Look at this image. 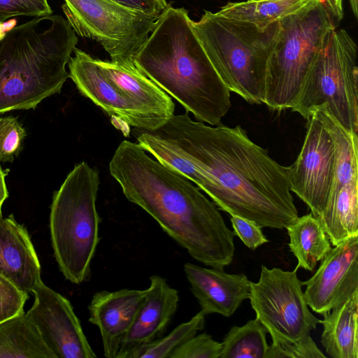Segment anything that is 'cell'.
Returning a JSON list of instances; mask_svg holds the SVG:
<instances>
[{"instance_id":"obj_17","label":"cell","mask_w":358,"mask_h":358,"mask_svg":"<svg viewBox=\"0 0 358 358\" xmlns=\"http://www.w3.org/2000/svg\"><path fill=\"white\" fill-rule=\"evenodd\" d=\"M183 269L201 311L206 315L217 313L230 317L249 299L251 281L243 273L230 274L223 269L189 262Z\"/></svg>"},{"instance_id":"obj_2","label":"cell","mask_w":358,"mask_h":358,"mask_svg":"<svg viewBox=\"0 0 358 358\" xmlns=\"http://www.w3.org/2000/svg\"><path fill=\"white\" fill-rule=\"evenodd\" d=\"M125 197L141 207L196 261L223 269L234 256L233 231L219 208L180 173L124 140L109 163Z\"/></svg>"},{"instance_id":"obj_12","label":"cell","mask_w":358,"mask_h":358,"mask_svg":"<svg viewBox=\"0 0 358 358\" xmlns=\"http://www.w3.org/2000/svg\"><path fill=\"white\" fill-rule=\"evenodd\" d=\"M307 121L300 152L295 162L287 168L291 192L319 218L331 189L336 165V149L331 132L316 110Z\"/></svg>"},{"instance_id":"obj_26","label":"cell","mask_w":358,"mask_h":358,"mask_svg":"<svg viewBox=\"0 0 358 358\" xmlns=\"http://www.w3.org/2000/svg\"><path fill=\"white\" fill-rule=\"evenodd\" d=\"M27 132L17 118L0 117V162H11L23 149Z\"/></svg>"},{"instance_id":"obj_33","label":"cell","mask_w":358,"mask_h":358,"mask_svg":"<svg viewBox=\"0 0 358 358\" xmlns=\"http://www.w3.org/2000/svg\"><path fill=\"white\" fill-rule=\"evenodd\" d=\"M343 0H325L324 4L331 13L334 20L340 22L343 17ZM354 16L358 17V0H349Z\"/></svg>"},{"instance_id":"obj_7","label":"cell","mask_w":358,"mask_h":358,"mask_svg":"<svg viewBox=\"0 0 358 358\" xmlns=\"http://www.w3.org/2000/svg\"><path fill=\"white\" fill-rule=\"evenodd\" d=\"M99 185L98 171L82 162L52 196L50 230L54 255L65 278L76 285L90 277L100 241L101 218L96 206Z\"/></svg>"},{"instance_id":"obj_14","label":"cell","mask_w":358,"mask_h":358,"mask_svg":"<svg viewBox=\"0 0 358 358\" xmlns=\"http://www.w3.org/2000/svg\"><path fill=\"white\" fill-rule=\"evenodd\" d=\"M306 286V301L324 315L358 290V235L331 248Z\"/></svg>"},{"instance_id":"obj_9","label":"cell","mask_w":358,"mask_h":358,"mask_svg":"<svg viewBox=\"0 0 358 358\" xmlns=\"http://www.w3.org/2000/svg\"><path fill=\"white\" fill-rule=\"evenodd\" d=\"M357 52L350 35L335 29L313 62L292 111L307 120L324 106L345 129L357 134Z\"/></svg>"},{"instance_id":"obj_1","label":"cell","mask_w":358,"mask_h":358,"mask_svg":"<svg viewBox=\"0 0 358 358\" xmlns=\"http://www.w3.org/2000/svg\"><path fill=\"white\" fill-rule=\"evenodd\" d=\"M155 131L193 164V183L219 209L261 228L286 229L297 220L287 166L240 126L207 125L185 113L174 115Z\"/></svg>"},{"instance_id":"obj_18","label":"cell","mask_w":358,"mask_h":358,"mask_svg":"<svg viewBox=\"0 0 358 358\" xmlns=\"http://www.w3.org/2000/svg\"><path fill=\"white\" fill-rule=\"evenodd\" d=\"M0 274L31 293L41 280V264L27 229L0 210Z\"/></svg>"},{"instance_id":"obj_15","label":"cell","mask_w":358,"mask_h":358,"mask_svg":"<svg viewBox=\"0 0 358 358\" xmlns=\"http://www.w3.org/2000/svg\"><path fill=\"white\" fill-rule=\"evenodd\" d=\"M145 294L146 289L101 290L93 294L88 305L89 322L99 330L104 357L117 358Z\"/></svg>"},{"instance_id":"obj_23","label":"cell","mask_w":358,"mask_h":358,"mask_svg":"<svg viewBox=\"0 0 358 358\" xmlns=\"http://www.w3.org/2000/svg\"><path fill=\"white\" fill-rule=\"evenodd\" d=\"M311 0H264L230 2L223 6L218 15L249 22L260 29L296 13Z\"/></svg>"},{"instance_id":"obj_10","label":"cell","mask_w":358,"mask_h":358,"mask_svg":"<svg viewBox=\"0 0 358 358\" xmlns=\"http://www.w3.org/2000/svg\"><path fill=\"white\" fill-rule=\"evenodd\" d=\"M62 10L79 36L99 43L110 61L134 68V59L156 19L111 0H64Z\"/></svg>"},{"instance_id":"obj_28","label":"cell","mask_w":358,"mask_h":358,"mask_svg":"<svg viewBox=\"0 0 358 358\" xmlns=\"http://www.w3.org/2000/svg\"><path fill=\"white\" fill-rule=\"evenodd\" d=\"M28 293L0 274V323L24 311Z\"/></svg>"},{"instance_id":"obj_32","label":"cell","mask_w":358,"mask_h":358,"mask_svg":"<svg viewBox=\"0 0 358 358\" xmlns=\"http://www.w3.org/2000/svg\"><path fill=\"white\" fill-rule=\"evenodd\" d=\"M128 8L141 11L157 19L167 8L169 3L166 0H111Z\"/></svg>"},{"instance_id":"obj_3","label":"cell","mask_w":358,"mask_h":358,"mask_svg":"<svg viewBox=\"0 0 358 358\" xmlns=\"http://www.w3.org/2000/svg\"><path fill=\"white\" fill-rule=\"evenodd\" d=\"M134 63L200 122L220 124L231 108V92L208 59L184 8L169 3Z\"/></svg>"},{"instance_id":"obj_13","label":"cell","mask_w":358,"mask_h":358,"mask_svg":"<svg viewBox=\"0 0 358 358\" xmlns=\"http://www.w3.org/2000/svg\"><path fill=\"white\" fill-rule=\"evenodd\" d=\"M34 301L27 315L37 327L56 358H94L71 302L43 283L31 292Z\"/></svg>"},{"instance_id":"obj_34","label":"cell","mask_w":358,"mask_h":358,"mask_svg":"<svg viewBox=\"0 0 358 358\" xmlns=\"http://www.w3.org/2000/svg\"><path fill=\"white\" fill-rule=\"evenodd\" d=\"M8 169L3 170L0 165V210L3 202L8 197V192L6 183V176H7Z\"/></svg>"},{"instance_id":"obj_5","label":"cell","mask_w":358,"mask_h":358,"mask_svg":"<svg viewBox=\"0 0 358 358\" xmlns=\"http://www.w3.org/2000/svg\"><path fill=\"white\" fill-rule=\"evenodd\" d=\"M73 53L69 78L108 115L145 131L160 128L174 115L171 96L136 67L94 58L76 47Z\"/></svg>"},{"instance_id":"obj_25","label":"cell","mask_w":358,"mask_h":358,"mask_svg":"<svg viewBox=\"0 0 358 358\" xmlns=\"http://www.w3.org/2000/svg\"><path fill=\"white\" fill-rule=\"evenodd\" d=\"M205 316L200 310L189 320L175 327L169 334L134 350L129 358H169L177 348L203 329Z\"/></svg>"},{"instance_id":"obj_29","label":"cell","mask_w":358,"mask_h":358,"mask_svg":"<svg viewBox=\"0 0 358 358\" xmlns=\"http://www.w3.org/2000/svg\"><path fill=\"white\" fill-rule=\"evenodd\" d=\"M52 13L48 0H0V24L15 17H37Z\"/></svg>"},{"instance_id":"obj_6","label":"cell","mask_w":358,"mask_h":358,"mask_svg":"<svg viewBox=\"0 0 358 358\" xmlns=\"http://www.w3.org/2000/svg\"><path fill=\"white\" fill-rule=\"evenodd\" d=\"M192 29L215 72L230 92L250 103L264 101L267 62L280 20L266 29L206 10Z\"/></svg>"},{"instance_id":"obj_4","label":"cell","mask_w":358,"mask_h":358,"mask_svg":"<svg viewBox=\"0 0 358 358\" xmlns=\"http://www.w3.org/2000/svg\"><path fill=\"white\" fill-rule=\"evenodd\" d=\"M78 42L59 15L34 17L6 31L0 38V114L34 109L59 93Z\"/></svg>"},{"instance_id":"obj_21","label":"cell","mask_w":358,"mask_h":358,"mask_svg":"<svg viewBox=\"0 0 358 358\" xmlns=\"http://www.w3.org/2000/svg\"><path fill=\"white\" fill-rule=\"evenodd\" d=\"M0 358H56L37 327L22 313L0 323Z\"/></svg>"},{"instance_id":"obj_31","label":"cell","mask_w":358,"mask_h":358,"mask_svg":"<svg viewBox=\"0 0 358 358\" xmlns=\"http://www.w3.org/2000/svg\"><path fill=\"white\" fill-rule=\"evenodd\" d=\"M230 220L235 236L250 250H254L268 242L262 228L255 222L238 216H231Z\"/></svg>"},{"instance_id":"obj_20","label":"cell","mask_w":358,"mask_h":358,"mask_svg":"<svg viewBox=\"0 0 358 358\" xmlns=\"http://www.w3.org/2000/svg\"><path fill=\"white\" fill-rule=\"evenodd\" d=\"M317 219L334 246L358 235V178L331 187L325 208Z\"/></svg>"},{"instance_id":"obj_30","label":"cell","mask_w":358,"mask_h":358,"mask_svg":"<svg viewBox=\"0 0 358 358\" xmlns=\"http://www.w3.org/2000/svg\"><path fill=\"white\" fill-rule=\"evenodd\" d=\"M326 356L318 348L313 339L301 343L275 344L268 345L265 358H324Z\"/></svg>"},{"instance_id":"obj_16","label":"cell","mask_w":358,"mask_h":358,"mask_svg":"<svg viewBox=\"0 0 358 358\" xmlns=\"http://www.w3.org/2000/svg\"><path fill=\"white\" fill-rule=\"evenodd\" d=\"M179 303L178 290L158 275L150 277L144 301L125 336L117 358H129L136 350L162 336Z\"/></svg>"},{"instance_id":"obj_36","label":"cell","mask_w":358,"mask_h":358,"mask_svg":"<svg viewBox=\"0 0 358 358\" xmlns=\"http://www.w3.org/2000/svg\"><path fill=\"white\" fill-rule=\"evenodd\" d=\"M321 2H322L324 3V2L325 1V0H320Z\"/></svg>"},{"instance_id":"obj_11","label":"cell","mask_w":358,"mask_h":358,"mask_svg":"<svg viewBox=\"0 0 358 358\" xmlns=\"http://www.w3.org/2000/svg\"><path fill=\"white\" fill-rule=\"evenodd\" d=\"M257 282H251L249 299L257 318L275 344L301 343L313 338L321 320L309 310L302 291L303 282L294 271L261 266Z\"/></svg>"},{"instance_id":"obj_19","label":"cell","mask_w":358,"mask_h":358,"mask_svg":"<svg viewBox=\"0 0 358 358\" xmlns=\"http://www.w3.org/2000/svg\"><path fill=\"white\" fill-rule=\"evenodd\" d=\"M321 343L332 358H358V290L323 315Z\"/></svg>"},{"instance_id":"obj_35","label":"cell","mask_w":358,"mask_h":358,"mask_svg":"<svg viewBox=\"0 0 358 358\" xmlns=\"http://www.w3.org/2000/svg\"><path fill=\"white\" fill-rule=\"evenodd\" d=\"M250 1H264V0H250Z\"/></svg>"},{"instance_id":"obj_8","label":"cell","mask_w":358,"mask_h":358,"mask_svg":"<svg viewBox=\"0 0 358 358\" xmlns=\"http://www.w3.org/2000/svg\"><path fill=\"white\" fill-rule=\"evenodd\" d=\"M335 20L320 0L280 20L268 59L264 103L282 111L296 101L309 70L336 29Z\"/></svg>"},{"instance_id":"obj_22","label":"cell","mask_w":358,"mask_h":358,"mask_svg":"<svg viewBox=\"0 0 358 358\" xmlns=\"http://www.w3.org/2000/svg\"><path fill=\"white\" fill-rule=\"evenodd\" d=\"M290 251L298 260V268L313 271L331 248L329 238L319 220L311 213L287 227Z\"/></svg>"},{"instance_id":"obj_27","label":"cell","mask_w":358,"mask_h":358,"mask_svg":"<svg viewBox=\"0 0 358 358\" xmlns=\"http://www.w3.org/2000/svg\"><path fill=\"white\" fill-rule=\"evenodd\" d=\"M222 348V342L203 333L196 334L177 348L169 358H220Z\"/></svg>"},{"instance_id":"obj_24","label":"cell","mask_w":358,"mask_h":358,"mask_svg":"<svg viewBox=\"0 0 358 358\" xmlns=\"http://www.w3.org/2000/svg\"><path fill=\"white\" fill-rule=\"evenodd\" d=\"M268 330L257 319L233 326L222 342L220 358H265Z\"/></svg>"}]
</instances>
